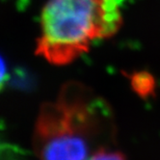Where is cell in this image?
<instances>
[{"label":"cell","mask_w":160,"mask_h":160,"mask_svg":"<svg viewBox=\"0 0 160 160\" xmlns=\"http://www.w3.org/2000/svg\"><path fill=\"white\" fill-rule=\"evenodd\" d=\"M110 104L90 87L66 83L55 101L42 104L33 131L39 160H87L116 140Z\"/></svg>","instance_id":"1"},{"label":"cell","mask_w":160,"mask_h":160,"mask_svg":"<svg viewBox=\"0 0 160 160\" xmlns=\"http://www.w3.org/2000/svg\"><path fill=\"white\" fill-rule=\"evenodd\" d=\"M40 25L36 53L56 66L71 64L104 39L101 0H48Z\"/></svg>","instance_id":"2"},{"label":"cell","mask_w":160,"mask_h":160,"mask_svg":"<svg viewBox=\"0 0 160 160\" xmlns=\"http://www.w3.org/2000/svg\"><path fill=\"white\" fill-rule=\"evenodd\" d=\"M123 0H101L104 17V39L111 38L122 24V3Z\"/></svg>","instance_id":"4"},{"label":"cell","mask_w":160,"mask_h":160,"mask_svg":"<svg viewBox=\"0 0 160 160\" xmlns=\"http://www.w3.org/2000/svg\"><path fill=\"white\" fill-rule=\"evenodd\" d=\"M8 80V70L7 65L3 57L0 55V92L3 90Z\"/></svg>","instance_id":"6"},{"label":"cell","mask_w":160,"mask_h":160,"mask_svg":"<svg viewBox=\"0 0 160 160\" xmlns=\"http://www.w3.org/2000/svg\"><path fill=\"white\" fill-rule=\"evenodd\" d=\"M128 78L130 87L134 94L142 99H150L155 97L156 80L154 76L148 71H134L130 73H125Z\"/></svg>","instance_id":"3"},{"label":"cell","mask_w":160,"mask_h":160,"mask_svg":"<svg viewBox=\"0 0 160 160\" xmlns=\"http://www.w3.org/2000/svg\"><path fill=\"white\" fill-rule=\"evenodd\" d=\"M87 160H127L125 155L110 148H104L91 155Z\"/></svg>","instance_id":"5"}]
</instances>
